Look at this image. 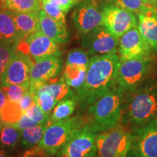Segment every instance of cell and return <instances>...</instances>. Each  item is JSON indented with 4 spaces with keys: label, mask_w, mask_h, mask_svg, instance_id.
Returning a JSON list of instances; mask_svg holds the SVG:
<instances>
[{
    "label": "cell",
    "mask_w": 157,
    "mask_h": 157,
    "mask_svg": "<svg viewBox=\"0 0 157 157\" xmlns=\"http://www.w3.org/2000/svg\"><path fill=\"white\" fill-rule=\"evenodd\" d=\"M13 124H14L15 127H17V128L22 130V129L29 128V127L36 126V125H39V124L36 121H34V119H31L26 113H24L22 115V117L20 118L19 120L16 123Z\"/></svg>",
    "instance_id": "36"
},
{
    "label": "cell",
    "mask_w": 157,
    "mask_h": 157,
    "mask_svg": "<svg viewBox=\"0 0 157 157\" xmlns=\"http://www.w3.org/2000/svg\"><path fill=\"white\" fill-rule=\"evenodd\" d=\"M120 58L117 54L93 56L90 58L83 87L76 93L82 109H87L117 85Z\"/></svg>",
    "instance_id": "1"
},
{
    "label": "cell",
    "mask_w": 157,
    "mask_h": 157,
    "mask_svg": "<svg viewBox=\"0 0 157 157\" xmlns=\"http://www.w3.org/2000/svg\"><path fill=\"white\" fill-rule=\"evenodd\" d=\"M146 2L157 10V0H146Z\"/></svg>",
    "instance_id": "39"
},
{
    "label": "cell",
    "mask_w": 157,
    "mask_h": 157,
    "mask_svg": "<svg viewBox=\"0 0 157 157\" xmlns=\"http://www.w3.org/2000/svg\"><path fill=\"white\" fill-rule=\"evenodd\" d=\"M122 99L123 94L116 85L87 108L84 117L85 127L98 134L109 130L121 123Z\"/></svg>",
    "instance_id": "3"
},
{
    "label": "cell",
    "mask_w": 157,
    "mask_h": 157,
    "mask_svg": "<svg viewBox=\"0 0 157 157\" xmlns=\"http://www.w3.org/2000/svg\"><path fill=\"white\" fill-rule=\"evenodd\" d=\"M0 9L20 13H36L42 10V2L39 0H0Z\"/></svg>",
    "instance_id": "21"
},
{
    "label": "cell",
    "mask_w": 157,
    "mask_h": 157,
    "mask_svg": "<svg viewBox=\"0 0 157 157\" xmlns=\"http://www.w3.org/2000/svg\"><path fill=\"white\" fill-rule=\"evenodd\" d=\"M7 151H8L0 146V157H13L11 155L9 154V153Z\"/></svg>",
    "instance_id": "38"
},
{
    "label": "cell",
    "mask_w": 157,
    "mask_h": 157,
    "mask_svg": "<svg viewBox=\"0 0 157 157\" xmlns=\"http://www.w3.org/2000/svg\"><path fill=\"white\" fill-rule=\"evenodd\" d=\"M10 12L18 31L21 43L30 35L40 30L39 12L29 13Z\"/></svg>",
    "instance_id": "17"
},
{
    "label": "cell",
    "mask_w": 157,
    "mask_h": 157,
    "mask_svg": "<svg viewBox=\"0 0 157 157\" xmlns=\"http://www.w3.org/2000/svg\"><path fill=\"white\" fill-rule=\"evenodd\" d=\"M2 125H3L2 122L0 121V134H1V130H2Z\"/></svg>",
    "instance_id": "40"
},
{
    "label": "cell",
    "mask_w": 157,
    "mask_h": 157,
    "mask_svg": "<svg viewBox=\"0 0 157 157\" xmlns=\"http://www.w3.org/2000/svg\"><path fill=\"white\" fill-rule=\"evenodd\" d=\"M42 9L45 13L52 18L57 20L59 22L66 23V14L60 10L58 6L52 3L49 0H42Z\"/></svg>",
    "instance_id": "32"
},
{
    "label": "cell",
    "mask_w": 157,
    "mask_h": 157,
    "mask_svg": "<svg viewBox=\"0 0 157 157\" xmlns=\"http://www.w3.org/2000/svg\"><path fill=\"white\" fill-rule=\"evenodd\" d=\"M35 102L45 113L51 114L58 101L56 99L45 84H42L34 93Z\"/></svg>",
    "instance_id": "25"
},
{
    "label": "cell",
    "mask_w": 157,
    "mask_h": 157,
    "mask_svg": "<svg viewBox=\"0 0 157 157\" xmlns=\"http://www.w3.org/2000/svg\"><path fill=\"white\" fill-rule=\"evenodd\" d=\"M0 41L17 46L21 44L11 12L3 9H0Z\"/></svg>",
    "instance_id": "19"
},
{
    "label": "cell",
    "mask_w": 157,
    "mask_h": 157,
    "mask_svg": "<svg viewBox=\"0 0 157 157\" xmlns=\"http://www.w3.org/2000/svg\"><path fill=\"white\" fill-rule=\"evenodd\" d=\"M22 130L13 124H3L0 134V146L7 151H13L21 141Z\"/></svg>",
    "instance_id": "22"
},
{
    "label": "cell",
    "mask_w": 157,
    "mask_h": 157,
    "mask_svg": "<svg viewBox=\"0 0 157 157\" xmlns=\"http://www.w3.org/2000/svg\"><path fill=\"white\" fill-rule=\"evenodd\" d=\"M7 101H8V100H7V95H6L5 90L3 89L2 85L0 84V111L5 106Z\"/></svg>",
    "instance_id": "37"
},
{
    "label": "cell",
    "mask_w": 157,
    "mask_h": 157,
    "mask_svg": "<svg viewBox=\"0 0 157 157\" xmlns=\"http://www.w3.org/2000/svg\"><path fill=\"white\" fill-rule=\"evenodd\" d=\"M32 65L30 56L17 48L6 66L2 78V85L30 83Z\"/></svg>",
    "instance_id": "12"
},
{
    "label": "cell",
    "mask_w": 157,
    "mask_h": 157,
    "mask_svg": "<svg viewBox=\"0 0 157 157\" xmlns=\"http://www.w3.org/2000/svg\"><path fill=\"white\" fill-rule=\"evenodd\" d=\"M18 103L21 109H22L23 112L25 113L27 110H29L31 107H32L34 104H36L34 92H31L29 90L28 93H26L23 96Z\"/></svg>",
    "instance_id": "34"
},
{
    "label": "cell",
    "mask_w": 157,
    "mask_h": 157,
    "mask_svg": "<svg viewBox=\"0 0 157 157\" xmlns=\"http://www.w3.org/2000/svg\"><path fill=\"white\" fill-rule=\"evenodd\" d=\"M127 157H157L156 119L132 131V141Z\"/></svg>",
    "instance_id": "8"
},
{
    "label": "cell",
    "mask_w": 157,
    "mask_h": 157,
    "mask_svg": "<svg viewBox=\"0 0 157 157\" xmlns=\"http://www.w3.org/2000/svg\"><path fill=\"white\" fill-rule=\"evenodd\" d=\"M151 58L121 60L117 78L118 89L123 95L134 90L151 78Z\"/></svg>",
    "instance_id": "6"
},
{
    "label": "cell",
    "mask_w": 157,
    "mask_h": 157,
    "mask_svg": "<svg viewBox=\"0 0 157 157\" xmlns=\"http://www.w3.org/2000/svg\"><path fill=\"white\" fill-rule=\"evenodd\" d=\"M23 113L18 102L8 101L5 106L0 111V121L2 124H15Z\"/></svg>",
    "instance_id": "28"
},
{
    "label": "cell",
    "mask_w": 157,
    "mask_h": 157,
    "mask_svg": "<svg viewBox=\"0 0 157 157\" xmlns=\"http://www.w3.org/2000/svg\"><path fill=\"white\" fill-rule=\"evenodd\" d=\"M39 1H40V2H42V0H39Z\"/></svg>",
    "instance_id": "41"
},
{
    "label": "cell",
    "mask_w": 157,
    "mask_h": 157,
    "mask_svg": "<svg viewBox=\"0 0 157 157\" xmlns=\"http://www.w3.org/2000/svg\"><path fill=\"white\" fill-rule=\"evenodd\" d=\"M87 68L76 65H66L63 74L65 82L66 84L74 90L76 93L83 87L87 76Z\"/></svg>",
    "instance_id": "20"
},
{
    "label": "cell",
    "mask_w": 157,
    "mask_h": 157,
    "mask_svg": "<svg viewBox=\"0 0 157 157\" xmlns=\"http://www.w3.org/2000/svg\"><path fill=\"white\" fill-rule=\"evenodd\" d=\"M132 141V131L122 123L96 134V157H127Z\"/></svg>",
    "instance_id": "5"
},
{
    "label": "cell",
    "mask_w": 157,
    "mask_h": 157,
    "mask_svg": "<svg viewBox=\"0 0 157 157\" xmlns=\"http://www.w3.org/2000/svg\"><path fill=\"white\" fill-rule=\"evenodd\" d=\"M25 113H26L34 121H36L39 124L48 123L50 121V115L45 113L37 104H34L32 107L27 110Z\"/></svg>",
    "instance_id": "33"
},
{
    "label": "cell",
    "mask_w": 157,
    "mask_h": 157,
    "mask_svg": "<svg viewBox=\"0 0 157 157\" xmlns=\"http://www.w3.org/2000/svg\"><path fill=\"white\" fill-rule=\"evenodd\" d=\"M44 84L58 102L67 98H78L76 92L66 84L63 77L60 78L58 81L53 83H45Z\"/></svg>",
    "instance_id": "27"
},
{
    "label": "cell",
    "mask_w": 157,
    "mask_h": 157,
    "mask_svg": "<svg viewBox=\"0 0 157 157\" xmlns=\"http://www.w3.org/2000/svg\"><path fill=\"white\" fill-rule=\"evenodd\" d=\"M62 69V60L59 56H50L33 63L30 74V90L34 92L58 76Z\"/></svg>",
    "instance_id": "14"
},
{
    "label": "cell",
    "mask_w": 157,
    "mask_h": 157,
    "mask_svg": "<svg viewBox=\"0 0 157 157\" xmlns=\"http://www.w3.org/2000/svg\"><path fill=\"white\" fill-rule=\"evenodd\" d=\"M51 122H48L36 126L22 129L21 133V143L26 148H31L36 146L42 140L45 130Z\"/></svg>",
    "instance_id": "24"
},
{
    "label": "cell",
    "mask_w": 157,
    "mask_h": 157,
    "mask_svg": "<svg viewBox=\"0 0 157 157\" xmlns=\"http://www.w3.org/2000/svg\"><path fill=\"white\" fill-rule=\"evenodd\" d=\"M107 2L120 7L121 9L132 12L137 14H146L154 10L146 0H105Z\"/></svg>",
    "instance_id": "26"
},
{
    "label": "cell",
    "mask_w": 157,
    "mask_h": 157,
    "mask_svg": "<svg viewBox=\"0 0 157 157\" xmlns=\"http://www.w3.org/2000/svg\"><path fill=\"white\" fill-rule=\"evenodd\" d=\"M118 52L120 60L151 58L152 48L145 40L137 27L125 33L119 39Z\"/></svg>",
    "instance_id": "13"
},
{
    "label": "cell",
    "mask_w": 157,
    "mask_h": 157,
    "mask_svg": "<svg viewBox=\"0 0 157 157\" xmlns=\"http://www.w3.org/2000/svg\"><path fill=\"white\" fill-rule=\"evenodd\" d=\"M81 44L89 56L117 54L119 39L101 25L82 36Z\"/></svg>",
    "instance_id": "10"
},
{
    "label": "cell",
    "mask_w": 157,
    "mask_h": 157,
    "mask_svg": "<svg viewBox=\"0 0 157 157\" xmlns=\"http://www.w3.org/2000/svg\"><path fill=\"white\" fill-rule=\"evenodd\" d=\"M85 126V119L82 115H76L63 120L52 122L45 130L38 146L49 157L58 154L76 132Z\"/></svg>",
    "instance_id": "4"
},
{
    "label": "cell",
    "mask_w": 157,
    "mask_h": 157,
    "mask_svg": "<svg viewBox=\"0 0 157 157\" xmlns=\"http://www.w3.org/2000/svg\"><path fill=\"white\" fill-rule=\"evenodd\" d=\"M156 120H157V117H156Z\"/></svg>",
    "instance_id": "43"
},
{
    "label": "cell",
    "mask_w": 157,
    "mask_h": 157,
    "mask_svg": "<svg viewBox=\"0 0 157 157\" xmlns=\"http://www.w3.org/2000/svg\"><path fill=\"white\" fill-rule=\"evenodd\" d=\"M17 48V45L0 41V84L5 69L12 56Z\"/></svg>",
    "instance_id": "31"
},
{
    "label": "cell",
    "mask_w": 157,
    "mask_h": 157,
    "mask_svg": "<svg viewBox=\"0 0 157 157\" xmlns=\"http://www.w3.org/2000/svg\"><path fill=\"white\" fill-rule=\"evenodd\" d=\"M30 56L34 61L50 56H61L60 45L46 36L42 31H38L25 39Z\"/></svg>",
    "instance_id": "15"
},
{
    "label": "cell",
    "mask_w": 157,
    "mask_h": 157,
    "mask_svg": "<svg viewBox=\"0 0 157 157\" xmlns=\"http://www.w3.org/2000/svg\"><path fill=\"white\" fill-rule=\"evenodd\" d=\"M90 58L89 54L85 50L83 49H74L68 52L66 57V65H76V66H82L88 68Z\"/></svg>",
    "instance_id": "29"
},
{
    "label": "cell",
    "mask_w": 157,
    "mask_h": 157,
    "mask_svg": "<svg viewBox=\"0 0 157 157\" xmlns=\"http://www.w3.org/2000/svg\"><path fill=\"white\" fill-rule=\"evenodd\" d=\"M91 157H96V156H91Z\"/></svg>",
    "instance_id": "42"
},
{
    "label": "cell",
    "mask_w": 157,
    "mask_h": 157,
    "mask_svg": "<svg viewBox=\"0 0 157 157\" xmlns=\"http://www.w3.org/2000/svg\"><path fill=\"white\" fill-rule=\"evenodd\" d=\"M157 117V80L149 78L123 95L121 122L132 131Z\"/></svg>",
    "instance_id": "2"
},
{
    "label": "cell",
    "mask_w": 157,
    "mask_h": 157,
    "mask_svg": "<svg viewBox=\"0 0 157 157\" xmlns=\"http://www.w3.org/2000/svg\"><path fill=\"white\" fill-rule=\"evenodd\" d=\"M58 6L65 14H67L71 8L75 7L82 0H49Z\"/></svg>",
    "instance_id": "35"
},
{
    "label": "cell",
    "mask_w": 157,
    "mask_h": 157,
    "mask_svg": "<svg viewBox=\"0 0 157 157\" xmlns=\"http://www.w3.org/2000/svg\"><path fill=\"white\" fill-rule=\"evenodd\" d=\"M71 18L81 36L103 25V15L98 0H82L74 7Z\"/></svg>",
    "instance_id": "9"
},
{
    "label": "cell",
    "mask_w": 157,
    "mask_h": 157,
    "mask_svg": "<svg viewBox=\"0 0 157 157\" xmlns=\"http://www.w3.org/2000/svg\"><path fill=\"white\" fill-rule=\"evenodd\" d=\"M2 87L9 101L19 102L23 96L30 90V83L11 84Z\"/></svg>",
    "instance_id": "30"
},
{
    "label": "cell",
    "mask_w": 157,
    "mask_h": 157,
    "mask_svg": "<svg viewBox=\"0 0 157 157\" xmlns=\"http://www.w3.org/2000/svg\"><path fill=\"white\" fill-rule=\"evenodd\" d=\"M101 7L103 15V25L118 39L130 29L138 26L137 17L132 12L118 7L105 0L101 3Z\"/></svg>",
    "instance_id": "7"
},
{
    "label": "cell",
    "mask_w": 157,
    "mask_h": 157,
    "mask_svg": "<svg viewBox=\"0 0 157 157\" xmlns=\"http://www.w3.org/2000/svg\"><path fill=\"white\" fill-rule=\"evenodd\" d=\"M138 28L141 35L153 50H157V10L146 14H137Z\"/></svg>",
    "instance_id": "18"
},
{
    "label": "cell",
    "mask_w": 157,
    "mask_h": 157,
    "mask_svg": "<svg viewBox=\"0 0 157 157\" xmlns=\"http://www.w3.org/2000/svg\"><path fill=\"white\" fill-rule=\"evenodd\" d=\"M78 103V98H67L59 101L51 113L50 122H56L71 117Z\"/></svg>",
    "instance_id": "23"
},
{
    "label": "cell",
    "mask_w": 157,
    "mask_h": 157,
    "mask_svg": "<svg viewBox=\"0 0 157 157\" xmlns=\"http://www.w3.org/2000/svg\"><path fill=\"white\" fill-rule=\"evenodd\" d=\"M40 31L49 38L58 43L66 44L70 39L69 31L66 24L59 22L47 14L42 9L39 12Z\"/></svg>",
    "instance_id": "16"
},
{
    "label": "cell",
    "mask_w": 157,
    "mask_h": 157,
    "mask_svg": "<svg viewBox=\"0 0 157 157\" xmlns=\"http://www.w3.org/2000/svg\"><path fill=\"white\" fill-rule=\"evenodd\" d=\"M96 134L84 126L57 154V157H91L96 156Z\"/></svg>",
    "instance_id": "11"
}]
</instances>
